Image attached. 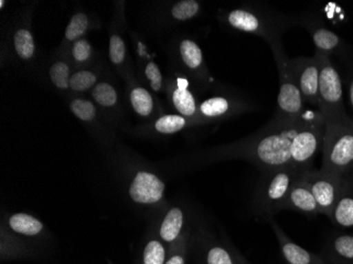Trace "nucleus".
I'll use <instances>...</instances> for the list:
<instances>
[{"label":"nucleus","mask_w":353,"mask_h":264,"mask_svg":"<svg viewBox=\"0 0 353 264\" xmlns=\"http://www.w3.org/2000/svg\"><path fill=\"white\" fill-rule=\"evenodd\" d=\"M109 54H110V59L112 63H122L125 59V45L124 41H122L118 35H114L110 39V49H109Z\"/></svg>","instance_id":"7c9ffc66"},{"label":"nucleus","mask_w":353,"mask_h":264,"mask_svg":"<svg viewBox=\"0 0 353 264\" xmlns=\"http://www.w3.org/2000/svg\"><path fill=\"white\" fill-rule=\"evenodd\" d=\"M145 73L146 77L150 79L152 88L154 91L161 90L163 79H162V74L158 65L154 63H148V65H146Z\"/></svg>","instance_id":"2f4dec72"},{"label":"nucleus","mask_w":353,"mask_h":264,"mask_svg":"<svg viewBox=\"0 0 353 264\" xmlns=\"http://www.w3.org/2000/svg\"><path fill=\"white\" fill-rule=\"evenodd\" d=\"M71 111L83 121H92L95 116V108L92 103L85 100H75L71 103Z\"/></svg>","instance_id":"c756f323"},{"label":"nucleus","mask_w":353,"mask_h":264,"mask_svg":"<svg viewBox=\"0 0 353 264\" xmlns=\"http://www.w3.org/2000/svg\"><path fill=\"white\" fill-rule=\"evenodd\" d=\"M297 23L303 26L316 48V52L327 57H335L343 61L349 63L351 59L350 50L342 37L329 29L321 17L307 14L297 19Z\"/></svg>","instance_id":"423d86ee"},{"label":"nucleus","mask_w":353,"mask_h":264,"mask_svg":"<svg viewBox=\"0 0 353 264\" xmlns=\"http://www.w3.org/2000/svg\"><path fill=\"white\" fill-rule=\"evenodd\" d=\"M168 255V247L160 238H152L146 242L134 264H165Z\"/></svg>","instance_id":"a211bd4d"},{"label":"nucleus","mask_w":353,"mask_h":264,"mask_svg":"<svg viewBox=\"0 0 353 264\" xmlns=\"http://www.w3.org/2000/svg\"><path fill=\"white\" fill-rule=\"evenodd\" d=\"M179 55L186 68L192 71L201 69L203 65V55L201 49L195 41L188 39H183L179 45Z\"/></svg>","instance_id":"6ab92c4d"},{"label":"nucleus","mask_w":353,"mask_h":264,"mask_svg":"<svg viewBox=\"0 0 353 264\" xmlns=\"http://www.w3.org/2000/svg\"><path fill=\"white\" fill-rule=\"evenodd\" d=\"M188 121L180 114H166L157 120L154 128L159 134H172L185 128Z\"/></svg>","instance_id":"412c9836"},{"label":"nucleus","mask_w":353,"mask_h":264,"mask_svg":"<svg viewBox=\"0 0 353 264\" xmlns=\"http://www.w3.org/2000/svg\"><path fill=\"white\" fill-rule=\"evenodd\" d=\"M3 6H5V1H3V0H1V1H0V8H3Z\"/></svg>","instance_id":"f704fd0d"},{"label":"nucleus","mask_w":353,"mask_h":264,"mask_svg":"<svg viewBox=\"0 0 353 264\" xmlns=\"http://www.w3.org/2000/svg\"><path fill=\"white\" fill-rule=\"evenodd\" d=\"M132 107L137 113L142 116H148L154 109V101L148 90L143 88H136L130 94Z\"/></svg>","instance_id":"4be33fe9"},{"label":"nucleus","mask_w":353,"mask_h":264,"mask_svg":"<svg viewBox=\"0 0 353 264\" xmlns=\"http://www.w3.org/2000/svg\"><path fill=\"white\" fill-rule=\"evenodd\" d=\"M303 172L294 166H285L261 172L254 196L255 212L269 217L283 210L293 183Z\"/></svg>","instance_id":"7ed1b4c3"},{"label":"nucleus","mask_w":353,"mask_h":264,"mask_svg":"<svg viewBox=\"0 0 353 264\" xmlns=\"http://www.w3.org/2000/svg\"><path fill=\"white\" fill-rule=\"evenodd\" d=\"M329 219L339 227L347 228L353 226V176L352 172L345 176L344 186L340 198L333 208Z\"/></svg>","instance_id":"4468645a"},{"label":"nucleus","mask_w":353,"mask_h":264,"mask_svg":"<svg viewBox=\"0 0 353 264\" xmlns=\"http://www.w3.org/2000/svg\"><path fill=\"white\" fill-rule=\"evenodd\" d=\"M93 99L102 106H112L116 104L118 97L114 87L107 83H100L93 89Z\"/></svg>","instance_id":"a878e982"},{"label":"nucleus","mask_w":353,"mask_h":264,"mask_svg":"<svg viewBox=\"0 0 353 264\" xmlns=\"http://www.w3.org/2000/svg\"><path fill=\"white\" fill-rule=\"evenodd\" d=\"M276 63L279 77V93L273 119L283 122L301 120L306 114V103L299 90L292 68V61L283 50L281 41L269 43Z\"/></svg>","instance_id":"f03ea898"},{"label":"nucleus","mask_w":353,"mask_h":264,"mask_svg":"<svg viewBox=\"0 0 353 264\" xmlns=\"http://www.w3.org/2000/svg\"><path fill=\"white\" fill-rule=\"evenodd\" d=\"M9 226L14 233L27 237L39 236L43 230V222L39 221L31 214H12L9 218Z\"/></svg>","instance_id":"f3484780"},{"label":"nucleus","mask_w":353,"mask_h":264,"mask_svg":"<svg viewBox=\"0 0 353 264\" xmlns=\"http://www.w3.org/2000/svg\"><path fill=\"white\" fill-rule=\"evenodd\" d=\"M295 79L305 103L319 106V63L313 57H299L291 59Z\"/></svg>","instance_id":"6e6552de"},{"label":"nucleus","mask_w":353,"mask_h":264,"mask_svg":"<svg viewBox=\"0 0 353 264\" xmlns=\"http://www.w3.org/2000/svg\"><path fill=\"white\" fill-rule=\"evenodd\" d=\"M319 63V106L317 110L325 122L347 116L343 81L331 57L315 51Z\"/></svg>","instance_id":"39448f33"},{"label":"nucleus","mask_w":353,"mask_h":264,"mask_svg":"<svg viewBox=\"0 0 353 264\" xmlns=\"http://www.w3.org/2000/svg\"><path fill=\"white\" fill-rule=\"evenodd\" d=\"M14 45H15L16 51L21 59H31L32 55L34 53V41H33L31 33L28 30L21 29L16 32Z\"/></svg>","instance_id":"b1692460"},{"label":"nucleus","mask_w":353,"mask_h":264,"mask_svg":"<svg viewBox=\"0 0 353 264\" xmlns=\"http://www.w3.org/2000/svg\"><path fill=\"white\" fill-rule=\"evenodd\" d=\"M301 176L314 196L319 214L330 217L342 192L345 178L325 174L321 170H315L313 168L305 170Z\"/></svg>","instance_id":"0eeeda50"},{"label":"nucleus","mask_w":353,"mask_h":264,"mask_svg":"<svg viewBox=\"0 0 353 264\" xmlns=\"http://www.w3.org/2000/svg\"><path fill=\"white\" fill-rule=\"evenodd\" d=\"M200 5L195 0H182L172 8V16L176 21H184L192 19L197 15Z\"/></svg>","instance_id":"393cba45"},{"label":"nucleus","mask_w":353,"mask_h":264,"mask_svg":"<svg viewBox=\"0 0 353 264\" xmlns=\"http://www.w3.org/2000/svg\"><path fill=\"white\" fill-rule=\"evenodd\" d=\"M188 85L190 83L185 77H178L172 92V105L184 118H192L198 111L195 97L188 89Z\"/></svg>","instance_id":"2eb2a0df"},{"label":"nucleus","mask_w":353,"mask_h":264,"mask_svg":"<svg viewBox=\"0 0 353 264\" xmlns=\"http://www.w3.org/2000/svg\"><path fill=\"white\" fill-rule=\"evenodd\" d=\"M270 224L276 236L281 254L287 264H325L324 260L319 255L307 251L288 237L274 220H270Z\"/></svg>","instance_id":"9d476101"},{"label":"nucleus","mask_w":353,"mask_h":264,"mask_svg":"<svg viewBox=\"0 0 353 264\" xmlns=\"http://www.w3.org/2000/svg\"><path fill=\"white\" fill-rule=\"evenodd\" d=\"M322 170L345 178L353 170V120L349 115L325 122Z\"/></svg>","instance_id":"f257e3e1"},{"label":"nucleus","mask_w":353,"mask_h":264,"mask_svg":"<svg viewBox=\"0 0 353 264\" xmlns=\"http://www.w3.org/2000/svg\"><path fill=\"white\" fill-rule=\"evenodd\" d=\"M301 174L303 172L293 183L292 187L288 194L287 200H285L283 210H295V212L307 214V216H316V214H319V206H317L310 187L306 181L303 180Z\"/></svg>","instance_id":"f8f14e48"},{"label":"nucleus","mask_w":353,"mask_h":264,"mask_svg":"<svg viewBox=\"0 0 353 264\" xmlns=\"http://www.w3.org/2000/svg\"><path fill=\"white\" fill-rule=\"evenodd\" d=\"M165 184L157 174L150 172H137L130 185L132 201L143 205H156L163 200Z\"/></svg>","instance_id":"1a4fd4ad"},{"label":"nucleus","mask_w":353,"mask_h":264,"mask_svg":"<svg viewBox=\"0 0 353 264\" xmlns=\"http://www.w3.org/2000/svg\"><path fill=\"white\" fill-rule=\"evenodd\" d=\"M228 23L234 29L257 35L268 43L281 41L283 32L296 25L297 19L263 9H235L229 12Z\"/></svg>","instance_id":"20e7f679"},{"label":"nucleus","mask_w":353,"mask_h":264,"mask_svg":"<svg viewBox=\"0 0 353 264\" xmlns=\"http://www.w3.org/2000/svg\"><path fill=\"white\" fill-rule=\"evenodd\" d=\"M50 77L57 88L66 89L70 86L69 67L66 63H55L50 68Z\"/></svg>","instance_id":"cd10ccee"},{"label":"nucleus","mask_w":353,"mask_h":264,"mask_svg":"<svg viewBox=\"0 0 353 264\" xmlns=\"http://www.w3.org/2000/svg\"><path fill=\"white\" fill-rule=\"evenodd\" d=\"M88 27V19L83 13H77L71 19L68 27H67L65 35L69 41H75L79 37H82L86 32Z\"/></svg>","instance_id":"bb28decb"},{"label":"nucleus","mask_w":353,"mask_h":264,"mask_svg":"<svg viewBox=\"0 0 353 264\" xmlns=\"http://www.w3.org/2000/svg\"><path fill=\"white\" fill-rule=\"evenodd\" d=\"M243 264H250V263H248V262L245 261V260H243Z\"/></svg>","instance_id":"c9c22d12"},{"label":"nucleus","mask_w":353,"mask_h":264,"mask_svg":"<svg viewBox=\"0 0 353 264\" xmlns=\"http://www.w3.org/2000/svg\"><path fill=\"white\" fill-rule=\"evenodd\" d=\"M329 256L334 262L341 264L353 263V235L341 234L328 240Z\"/></svg>","instance_id":"dca6fc26"},{"label":"nucleus","mask_w":353,"mask_h":264,"mask_svg":"<svg viewBox=\"0 0 353 264\" xmlns=\"http://www.w3.org/2000/svg\"><path fill=\"white\" fill-rule=\"evenodd\" d=\"M73 57L75 61H85L90 57L91 54V47L86 41L81 39L77 41V43L73 45Z\"/></svg>","instance_id":"473e14b6"},{"label":"nucleus","mask_w":353,"mask_h":264,"mask_svg":"<svg viewBox=\"0 0 353 264\" xmlns=\"http://www.w3.org/2000/svg\"><path fill=\"white\" fill-rule=\"evenodd\" d=\"M97 81V77L89 71L75 72L70 79V87L75 91H84L91 88Z\"/></svg>","instance_id":"c85d7f7f"},{"label":"nucleus","mask_w":353,"mask_h":264,"mask_svg":"<svg viewBox=\"0 0 353 264\" xmlns=\"http://www.w3.org/2000/svg\"><path fill=\"white\" fill-rule=\"evenodd\" d=\"M347 92H348V101L351 109L353 111V63H350L347 75ZM353 120V118H352Z\"/></svg>","instance_id":"72a5a7b5"},{"label":"nucleus","mask_w":353,"mask_h":264,"mask_svg":"<svg viewBox=\"0 0 353 264\" xmlns=\"http://www.w3.org/2000/svg\"><path fill=\"white\" fill-rule=\"evenodd\" d=\"M231 103L227 97H214L204 101L198 107V111L204 118L218 119L231 111Z\"/></svg>","instance_id":"aec40b11"},{"label":"nucleus","mask_w":353,"mask_h":264,"mask_svg":"<svg viewBox=\"0 0 353 264\" xmlns=\"http://www.w3.org/2000/svg\"><path fill=\"white\" fill-rule=\"evenodd\" d=\"M190 235L188 232L182 236L179 241L168 249L165 264H186L188 249H190Z\"/></svg>","instance_id":"5701e85b"},{"label":"nucleus","mask_w":353,"mask_h":264,"mask_svg":"<svg viewBox=\"0 0 353 264\" xmlns=\"http://www.w3.org/2000/svg\"><path fill=\"white\" fill-rule=\"evenodd\" d=\"M185 214L182 208L178 206L170 208L164 214L163 219L159 225L158 236L170 249L176 242L181 239L186 233Z\"/></svg>","instance_id":"ddd939ff"},{"label":"nucleus","mask_w":353,"mask_h":264,"mask_svg":"<svg viewBox=\"0 0 353 264\" xmlns=\"http://www.w3.org/2000/svg\"><path fill=\"white\" fill-rule=\"evenodd\" d=\"M243 258L216 240L200 239L197 246L198 264H243Z\"/></svg>","instance_id":"9b49d317"}]
</instances>
